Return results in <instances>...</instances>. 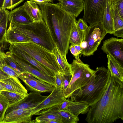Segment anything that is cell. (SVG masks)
<instances>
[{"label":"cell","mask_w":123,"mask_h":123,"mask_svg":"<svg viewBox=\"0 0 123 123\" xmlns=\"http://www.w3.org/2000/svg\"><path fill=\"white\" fill-rule=\"evenodd\" d=\"M85 120L88 123H112L123 120V83L111 76L101 99L90 106Z\"/></svg>","instance_id":"cell-1"},{"label":"cell","mask_w":123,"mask_h":123,"mask_svg":"<svg viewBox=\"0 0 123 123\" xmlns=\"http://www.w3.org/2000/svg\"><path fill=\"white\" fill-rule=\"evenodd\" d=\"M39 6L42 18L61 53L66 56L70 43L72 30L77 21L76 17L58 3L49 2Z\"/></svg>","instance_id":"cell-2"},{"label":"cell","mask_w":123,"mask_h":123,"mask_svg":"<svg viewBox=\"0 0 123 123\" xmlns=\"http://www.w3.org/2000/svg\"><path fill=\"white\" fill-rule=\"evenodd\" d=\"M94 79L86 85L74 92L71 100L86 103L91 106L101 98L108 86L111 75L109 71L105 67H97Z\"/></svg>","instance_id":"cell-3"},{"label":"cell","mask_w":123,"mask_h":123,"mask_svg":"<svg viewBox=\"0 0 123 123\" xmlns=\"http://www.w3.org/2000/svg\"><path fill=\"white\" fill-rule=\"evenodd\" d=\"M9 25L31 41L51 51L55 45L50 32L43 20L26 24L10 23Z\"/></svg>","instance_id":"cell-4"},{"label":"cell","mask_w":123,"mask_h":123,"mask_svg":"<svg viewBox=\"0 0 123 123\" xmlns=\"http://www.w3.org/2000/svg\"><path fill=\"white\" fill-rule=\"evenodd\" d=\"M55 75L60 72L59 65L52 51L32 42L13 44Z\"/></svg>","instance_id":"cell-5"},{"label":"cell","mask_w":123,"mask_h":123,"mask_svg":"<svg viewBox=\"0 0 123 123\" xmlns=\"http://www.w3.org/2000/svg\"><path fill=\"white\" fill-rule=\"evenodd\" d=\"M72 72L71 80L68 87L63 91L65 98H69L75 92L93 80L95 71L90 68L87 64L81 60H74L71 64Z\"/></svg>","instance_id":"cell-6"},{"label":"cell","mask_w":123,"mask_h":123,"mask_svg":"<svg viewBox=\"0 0 123 123\" xmlns=\"http://www.w3.org/2000/svg\"><path fill=\"white\" fill-rule=\"evenodd\" d=\"M106 34L101 23L89 25L85 32L83 41L80 44L83 56L93 55Z\"/></svg>","instance_id":"cell-7"},{"label":"cell","mask_w":123,"mask_h":123,"mask_svg":"<svg viewBox=\"0 0 123 123\" xmlns=\"http://www.w3.org/2000/svg\"><path fill=\"white\" fill-rule=\"evenodd\" d=\"M84 14L82 18L91 25L101 23L107 0H84Z\"/></svg>","instance_id":"cell-8"},{"label":"cell","mask_w":123,"mask_h":123,"mask_svg":"<svg viewBox=\"0 0 123 123\" xmlns=\"http://www.w3.org/2000/svg\"><path fill=\"white\" fill-rule=\"evenodd\" d=\"M66 99L62 87H55L50 94L32 111V115H39L43 111L62 102Z\"/></svg>","instance_id":"cell-9"},{"label":"cell","mask_w":123,"mask_h":123,"mask_svg":"<svg viewBox=\"0 0 123 123\" xmlns=\"http://www.w3.org/2000/svg\"><path fill=\"white\" fill-rule=\"evenodd\" d=\"M18 77L24 82L27 91L41 93H51L55 87L36 78L26 72L19 74Z\"/></svg>","instance_id":"cell-10"},{"label":"cell","mask_w":123,"mask_h":123,"mask_svg":"<svg viewBox=\"0 0 123 123\" xmlns=\"http://www.w3.org/2000/svg\"><path fill=\"white\" fill-rule=\"evenodd\" d=\"M39 92H31L21 100L10 105L6 110L5 115L12 110L18 108L33 109L48 96H43Z\"/></svg>","instance_id":"cell-11"},{"label":"cell","mask_w":123,"mask_h":123,"mask_svg":"<svg viewBox=\"0 0 123 123\" xmlns=\"http://www.w3.org/2000/svg\"><path fill=\"white\" fill-rule=\"evenodd\" d=\"M105 53L112 55L123 67V39L112 37L105 40L101 48Z\"/></svg>","instance_id":"cell-12"},{"label":"cell","mask_w":123,"mask_h":123,"mask_svg":"<svg viewBox=\"0 0 123 123\" xmlns=\"http://www.w3.org/2000/svg\"><path fill=\"white\" fill-rule=\"evenodd\" d=\"M12 57L17 62L26 72L36 78L48 83L55 87L54 77L47 75L41 72L26 62L15 55L12 54Z\"/></svg>","instance_id":"cell-13"},{"label":"cell","mask_w":123,"mask_h":123,"mask_svg":"<svg viewBox=\"0 0 123 123\" xmlns=\"http://www.w3.org/2000/svg\"><path fill=\"white\" fill-rule=\"evenodd\" d=\"M33 109L18 108L5 114L1 123H31Z\"/></svg>","instance_id":"cell-14"},{"label":"cell","mask_w":123,"mask_h":123,"mask_svg":"<svg viewBox=\"0 0 123 123\" xmlns=\"http://www.w3.org/2000/svg\"><path fill=\"white\" fill-rule=\"evenodd\" d=\"M9 49L11 53L26 62L43 73L54 77L55 75L53 73L25 52L15 47L13 44H10Z\"/></svg>","instance_id":"cell-15"},{"label":"cell","mask_w":123,"mask_h":123,"mask_svg":"<svg viewBox=\"0 0 123 123\" xmlns=\"http://www.w3.org/2000/svg\"><path fill=\"white\" fill-rule=\"evenodd\" d=\"M9 21L11 23L26 24L34 22L28 14L23 5L9 12Z\"/></svg>","instance_id":"cell-16"},{"label":"cell","mask_w":123,"mask_h":123,"mask_svg":"<svg viewBox=\"0 0 123 123\" xmlns=\"http://www.w3.org/2000/svg\"><path fill=\"white\" fill-rule=\"evenodd\" d=\"M58 3L65 10L77 17L84 10V0H58Z\"/></svg>","instance_id":"cell-17"},{"label":"cell","mask_w":123,"mask_h":123,"mask_svg":"<svg viewBox=\"0 0 123 123\" xmlns=\"http://www.w3.org/2000/svg\"><path fill=\"white\" fill-rule=\"evenodd\" d=\"M0 84L5 90L27 95L28 91L22 84L18 78L10 77L4 80H0Z\"/></svg>","instance_id":"cell-18"},{"label":"cell","mask_w":123,"mask_h":123,"mask_svg":"<svg viewBox=\"0 0 123 123\" xmlns=\"http://www.w3.org/2000/svg\"><path fill=\"white\" fill-rule=\"evenodd\" d=\"M52 52L55 55L59 65L60 68L59 73L64 75L71 76L72 72L71 64L68 62L66 56L61 53L56 43Z\"/></svg>","instance_id":"cell-19"},{"label":"cell","mask_w":123,"mask_h":123,"mask_svg":"<svg viewBox=\"0 0 123 123\" xmlns=\"http://www.w3.org/2000/svg\"><path fill=\"white\" fill-rule=\"evenodd\" d=\"M108 69L111 76L123 83V67L114 57L109 54L107 55Z\"/></svg>","instance_id":"cell-20"},{"label":"cell","mask_w":123,"mask_h":123,"mask_svg":"<svg viewBox=\"0 0 123 123\" xmlns=\"http://www.w3.org/2000/svg\"><path fill=\"white\" fill-rule=\"evenodd\" d=\"M111 5V0H107L101 23L106 33L112 34L114 31Z\"/></svg>","instance_id":"cell-21"},{"label":"cell","mask_w":123,"mask_h":123,"mask_svg":"<svg viewBox=\"0 0 123 123\" xmlns=\"http://www.w3.org/2000/svg\"><path fill=\"white\" fill-rule=\"evenodd\" d=\"M5 41L10 44L31 42L25 36L14 29L10 25L6 31Z\"/></svg>","instance_id":"cell-22"},{"label":"cell","mask_w":123,"mask_h":123,"mask_svg":"<svg viewBox=\"0 0 123 123\" xmlns=\"http://www.w3.org/2000/svg\"><path fill=\"white\" fill-rule=\"evenodd\" d=\"M23 5L27 13L34 22L40 21L43 20L41 11L35 3L28 0Z\"/></svg>","instance_id":"cell-23"},{"label":"cell","mask_w":123,"mask_h":123,"mask_svg":"<svg viewBox=\"0 0 123 123\" xmlns=\"http://www.w3.org/2000/svg\"><path fill=\"white\" fill-rule=\"evenodd\" d=\"M76 22L72 30L70 37L69 42L71 44L80 45L83 41L85 32L80 29L77 26Z\"/></svg>","instance_id":"cell-24"},{"label":"cell","mask_w":123,"mask_h":123,"mask_svg":"<svg viewBox=\"0 0 123 123\" xmlns=\"http://www.w3.org/2000/svg\"><path fill=\"white\" fill-rule=\"evenodd\" d=\"M114 32L123 30V18L120 16L117 6L111 1Z\"/></svg>","instance_id":"cell-25"},{"label":"cell","mask_w":123,"mask_h":123,"mask_svg":"<svg viewBox=\"0 0 123 123\" xmlns=\"http://www.w3.org/2000/svg\"><path fill=\"white\" fill-rule=\"evenodd\" d=\"M4 62L19 74L26 72L13 58L12 54L10 51L6 53Z\"/></svg>","instance_id":"cell-26"},{"label":"cell","mask_w":123,"mask_h":123,"mask_svg":"<svg viewBox=\"0 0 123 123\" xmlns=\"http://www.w3.org/2000/svg\"><path fill=\"white\" fill-rule=\"evenodd\" d=\"M61 118L62 123H76L79 121V118L68 110L57 111Z\"/></svg>","instance_id":"cell-27"},{"label":"cell","mask_w":123,"mask_h":123,"mask_svg":"<svg viewBox=\"0 0 123 123\" xmlns=\"http://www.w3.org/2000/svg\"><path fill=\"white\" fill-rule=\"evenodd\" d=\"M37 117L35 119L32 120L31 123H35L36 121L42 120H49L56 121L62 123L61 118L57 111H52L44 113Z\"/></svg>","instance_id":"cell-28"},{"label":"cell","mask_w":123,"mask_h":123,"mask_svg":"<svg viewBox=\"0 0 123 123\" xmlns=\"http://www.w3.org/2000/svg\"><path fill=\"white\" fill-rule=\"evenodd\" d=\"M9 11L5 10L3 18L0 22V44L5 41V37L7 30L8 20Z\"/></svg>","instance_id":"cell-29"},{"label":"cell","mask_w":123,"mask_h":123,"mask_svg":"<svg viewBox=\"0 0 123 123\" xmlns=\"http://www.w3.org/2000/svg\"><path fill=\"white\" fill-rule=\"evenodd\" d=\"M0 93L7 98L10 105L21 100L27 95L5 90L2 91Z\"/></svg>","instance_id":"cell-30"},{"label":"cell","mask_w":123,"mask_h":123,"mask_svg":"<svg viewBox=\"0 0 123 123\" xmlns=\"http://www.w3.org/2000/svg\"><path fill=\"white\" fill-rule=\"evenodd\" d=\"M10 104L7 98L0 93V123H1Z\"/></svg>","instance_id":"cell-31"},{"label":"cell","mask_w":123,"mask_h":123,"mask_svg":"<svg viewBox=\"0 0 123 123\" xmlns=\"http://www.w3.org/2000/svg\"><path fill=\"white\" fill-rule=\"evenodd\" d=\"M0 68L10 77L19 78V73L11 68L4 62L0 65Z\"/></svg>","instance_id":"cell-32"},{"label":"cell","mask_w":123,"mask_h":123,"mask_svg":"<svg viewBox=\"0 0 123 123\" xmlns=\"http://www.w3.org/2000/svg\"><path fill=\"white\" fill-rule=\"evenodd\" d=\"M111 1L116 5L120 16L123 18V0H111Z\"/></svg>","instance_id":"cell-33"},{"label":"cell","mask_w":123,"mask_h":123,"mask_svg":"<svg viewBox=\"0 0 123 123\" xmlns=\"http://www.w3.org/2000/svg\"><path fill=\"white\" fill-rule=\"evenodd\" d=\"M63 75L59 72L55 74L54 78L56 87H62Z\"/></svg>","instance_id":"cell-34"},{"label":"cell","mask_w":123,"mask_h":123,"mask_svg":"<svg viewBox=\"0 0 123 123\" xmlns=\"http://www.w3.org/2000/svg\"><path fill=\"white\" fill-rule=\"evenodd\" d=\"M76 24L80 29L84 32L86 31L88 27L87 22L82 18H80L77 21Z\"/></svg>","instance_id":"cell-35"},{"label":"cell","mask_w":123,"mask_h":123,"mask_svg":"<svg viewBox=\"0 0 123 123\" xmlns=\"http://www.w3.org/2000/svg\"><path fill=\"white\" fill-rule=\"evenodd\" d=\"M72 101L65 99L59 105V111L67 110Z\"/></svg>","instance_id":"cell-36"},{"label":"cell","mask_w":123,"mask_h":123,"mask_svg":"<svg viewBox=\"0 0 123 123\" xmlns=\"http://www.w3.org/2000/svg\"><path fill=\"white\" fill-rule=\"evenodd\" d=\"M71 76L63 75L62 82V88L63 91L68 87L70 82Z\"/></svg>","instance_id":"cell-37"},{"label":"cell","mask_w":123,"mask_h":123,"mask_svg":"<svg viewBox=\"0 0 123 123\" xmlns=\"http://www.w3.org/2000/svg\"><path fill=\"white\" fill-rule=\"evenodd\" d=\"M69 48L71 53L75 57L76 59L79 61H80L81 60L80 59L79 57L80 54L75 49L74 45L71 44L69 46Z\"/></svg>","instance_id":"cell-38"},{"label":"cell","mask_w":123,"mask_h":123,"mask_svg":"<svg viewBox=\"0 0 123 123\" xmlns=\"http://www.w3.org/2000/svg\"><path fill=\"white\" fill-rule=\"evenodd\" d=\"M12 6V0H4L2 8L3 10L11 9Z\"/></svg>","instance_id":"cell-39"},{"label":"cell","mask_w":123,"mask_h":123,"mask_svg":"<svg viewBox=\"0 0 123 123\" xmlns=\"http://www.w3.org/2000/svg\"><path fill=\"white\" fill-rule=\"evenodd\" d=\"M10 77L4 72L0 68V80H3L7 79Z\"/></svg>","instance_id":"cell-40"},{"label":"cell","mask_w":123,"mask_h":123,"mask_svg":"<svg viewBox=\"0 0 123 123\" xmlns=\"http://www.w3.org/2000/svg\"><path fill=\"white\" fill-rule=\"evenodd\" d=\"M60 123L59 121L52 120H42L38 121L35 123Z\"/></svg>","instance_id":"cell-41"},{"label":"cell","mask_w":123,"mask_h":123,"mask_svg":"<svg viewBox=\"0 0 123 123\" xmlns=\"http://www.w3.org/2000/svg\"><path fill=\"white\" fill-rule=\"evenodd\" d=\"M24 0H12V6L11 9L16 6Z\"/></svg>","instance_id":"cell-42"},{"label":"cell","mask_w":123,"mask_h":123,"mask_svg":"<svg viewBox=\"0 0 123 123\" xmlns=\"http://www.w3.org/2000/svg\"><path fill=\"white\" fill-rule=\"evenodd\" d=\"M30 0L35 2L39 6L50 2L49 0Z\"/></svg>","instance_id":"cell-43"},{"label":"cell","mask_w":123,"mask_h":123,"mask_svg":"<svg viewBox=\"0 0 123 123\" xmlns=\"http://www.w3.org/2000/svg\"><path fill=\"white\" fill-rule=\"evenodd\" d=\"M113 34L117 37L123 38V30L114 32Z\"/></svg>","instance_id":"cell-44"},{"label":"cell","mask_w":123,"mask_h":123,"mask_svg":"<svg viewBox=\"0 0 123 123\" xmlns=\"http://www.w3.org/2000/svg\"><path fill=\"white\" fill-rule=\"evenodd\" d=\"M6 55V53L3 52L0 47V65L4 62V58Z\"/></svg>","instance_id":"cell-45"},{"label":"cell","mask_w":123,"mask_h":123,"mask_svg":"<svg viewBox=\"0 0 123 123\" xmlns=\"http://www.w3.org/2000/svg\"><path fill=\"white\" fill-rule=\"evenodd\" d=\"M75 49L80 54L81 53L82 48L79 45H74Z\"/></svg>","instance_id":"cell-46"},{"label":"cell","mask_w":123,"mask_h":123,"mask_svg":"<svg viewBox=\"0 0 123 123\" xmlns=\"http://www.w3.org/2000/svg\"><path fill=\"white\" fill-rule=\"evenodd\" d=\"M5 10H3L2 8H0V22L3 18Z\"/></svg>","instance_id":"cell-47"},{"label":"cell","mask_w":123,"mask_h":123,"mask_svg":"<svg viewBox=\"0 0 123 123\" xmlns=\"http://www.w3.org/2000/svg\"><path fill=\"white\" fill-rule=\"evenodd\" d=\"M4 87L0 84V93L2 91L5 90Z\"/></svg>","instance_id":"cell-48"},{"label":"cell","mask_w":123,"mask_h":123,"mask_svg":"<svg viewBox=\"0 0 123 123\" xmlns=\"http://www.w3.org/2000/svg\"><path fill=\"white\" fill-rule=\"evenodd\" d=\"M4 0H0V8H2Z\"/></svg>","instance_id":"cell-49"},{"label":"cell","mask_w":123,"mask_h":123,"mask_svg":"<svg viewBox=\"0 0 123 123\" xmlns=\"http://www.w3.org/2000/svg\"><path fill=\"white\" fill-rule=\"evenodd\" d=\"M50 2H52V1H53L54 0H49Z\"/></svg>","instance_id":"cell-50"}]
</instances>
